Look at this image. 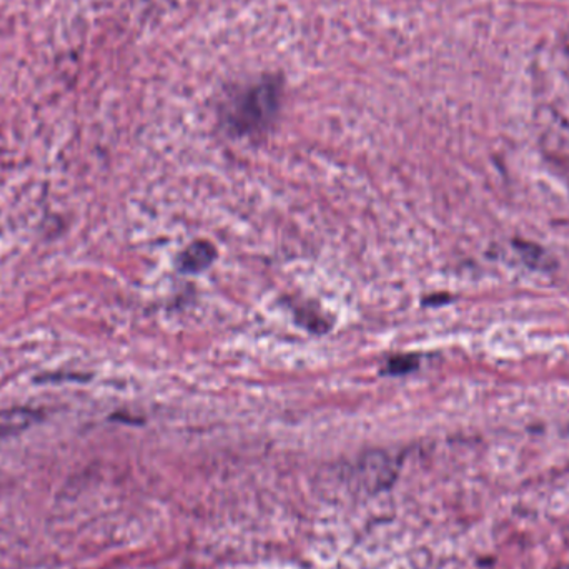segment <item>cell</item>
<instances>
[{"mask_svg":"<svg viewBox=\"0 0 569 569\" xmlns=\"http://www.w3.org/2000/svg\"><path fill=\"white\" fill-rule=\"evenodd\" d=\"M280 103V87L273 80L257 83L230 100L226 123L236 136H252L270 126Z\"/></svg>","mask_w":569,"mask_h":569,"instance_id":"cell-1","label":"cell"},{"mask_svg":"<svg viewBox=\"0 0 569 569\" xmlns=\"http://www.w3.org/2000/svg\"><path fill=\"white\" fill-rule=\"evenodd\" d=\"M217 260V249L206 240H197L179 257V269L183 273H202Z\"/></svg>","mask_w":569,"mask_h":569,"instance_id":"cell-2","label":"cell"},{"mask_svg":"<svg viewBox=\"0 0 569 569\" xmlns=\"http://www.w3.org/2000/svg\"><path fill=\"white\" fill-rule=\"evenodd\" d=\"M39 421V413L30 408L17 407L0 411V440L22 433Z\"/></svg>","mask_w":569,"mask_h":569,"instance_id":"cell-3","label":"cell"},{"mask_svg":"<svg viewBox=\"0 0 569 569\" xmlns=\"http://www.w3.org/2000/svg\"><path fill=\"white\" fill-rule=\"evenodd\" d=\"M417 368L418 358L415 355H398V357L390 358L387 361L385 373L391 375V377H401V375L410 373Z\"/></svg>","mask_w":569,"mask_h":569,"instance_id":"cell-4","label":"cell"}]
</instances>
